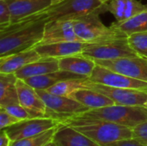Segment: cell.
<instances>
[{
  "label": "cell",
  "mask_w": 147,
  "mask_h": 146,
  "mask_svg": "<svg viewBox=\"0 0 147 146\" xmlns=\"http://www.w3.org/2000/svg\"><path fill=\"white\" fill-rule=\"evenodd\" d=\"M47 22L40 12L0 28V57L34 48L42 40Z\"/></svg>",
  "instance_id": "obj_1"
},
{
  "label": "cell",
  "mask_w": 147,
  "mask_h": 146,
  "mask_svg": "<svg viewBox=\"0 0 147 146\" xmlns=\"http://www.w3.org/2000/svg\"><path fill=\"white\" fill-rule=\"evenodd\" d=\"M84 134L100 146L133 138V129L98 119L73 116L63 122Z\"/></svg>",
  "instance_id": "obj_2"
},
{
  "label": "cell",
  "mask_w": 147,
  "mask_h": 146,
  "mask_svg": "<svg viewBox=\"0 0 147 146\" xmlns=\"http://www.w3.org/2000/svg\"><path fill=\"white\" fill-rule=\"evenodd\" d=\"M75 116L102 120L134 128L137 125L146 121L147 108L140 106H124L115 104L97 109H90L85 113Z\"/></svg>",
  "instance_id": "obj_3"
},
{
  "label": "cell",
  "mask_w": 147,
  "mask_h": 146,
  "mask_svg": "<svg viewBox=\"0 0 147 146\" xmlns=\"http://www.w3.org/2000/svg\"><path fill=\"white\" fill-rule=\"evenodd\" d=\"M108 11V3L102 0H65L52 5L42 14L47 21L73 20L90 14H102Z\"/></svg>",
  "instance_id": "obj_4"
},
{
  "label": "cell",
  "mask_w": 147,
  "mask_h": 146,
  "mask_svg": "<svg viewBox=\"0 0 147 146\" xmlns=\"http://www.w3.org/2000/svg\"><path fill=\"white\" fill-rule=\"evenodd\" d=\"M77 35L84 42L97 43L116 39L127 38L114 26L107 27L99 18L98 14H90L73 19Z\"/></svg>",
  "instance_id": "obj_5"
},
{
  "label": "cell",
  "mask_w": 147,
  "mask_h": 146,
  "mask_svg": "<svg viewBox=\"0 0 147 146\" xmlns=\"http://www.w3.org/2000/svg\"><path fill=\"white\" fill-rule=\"evenodd\" d=\"M47 108V117L58 120L61 123L68 118L90 110L78 101L69 97L49 93L47 90L36 89Z\"/></svg>",
  "instance_id": "obj_6"
},
{
  "label": "cell",
  "mask_w": 147,
  "mask_h": 146,
  "mask_svg": "<svg viewBox=\"0 0 147 146\" xmlns=\"http://www.w3.org/2000/svg\"><path fill=\"white\" fill-rule=\"evenodd\" d=\"M81 54L92 59H115L139 56L129 46L127 38L92 43Z\"/></svg>",
  "instance_id": "obj_7"
},
{
  "label": "cell",
  "mask_w": 147,
  "mask_h": 146,
  "mask_svg": "<svg viewBox=\"0 0 147 146\" xmlns=\"http://www.w3.org/2000/svg\"><path fill=\"white\" fill-rule=\"evenodd\" d=\"M84 87L105 95L117 105L144 107L147 100V91L107 86L93 83L88 78L84 82Z\"/></svg>",
  "instance_id": "obj_8"
},
{
  "label": "cell",
  "mask_w": 147,
  "mask_h": 146,
  "mask_svg": "<svg viewBox=\"0 0 147 146\" xmlns=\"http://www.w3.org/2000/svg\"><path fill=\"white\" fill-rule=\"evenodd\" d=\"M61 124L58 120L50 117L31 118L21 120L3 130L11 141H16L41 134Z\"/></svg>",
  "instance_id": "obj_9"
},
{
  "label": "cell",
  "mask_w": 147,
  "mask_h": 146,
  "mask_svg": "<svg viewBox=\"0 0 147 146\" xmlns=\"http://www.w3.org/2000/svg\"><path fill=\"white\" fill-rule=\"evenodd\" d=\"M96 65L129 77L147 82V59L137 56L115 59H94Z\"/></svg>",
  "instance_id": "obj_10"
},
{
  "label": "cell",
  "mask_w": 147,
  "mask_h": 146,
  "mask_svg": "<svg viewBox=\"0 0 147 146\" xmlns=\"http://www.w3.org/2000/svg\"><path fill=\"white\" fill-rule=\"evenodd\" d=\"M88 79L93 83L107 86L147 91V82L129 77L99 65H96Z\"/></svg>",
  "instance_id": "obj_11"
},
{
  "label": "cell",
  "mask_w": 147,
  "mask_h": 146,
  "mask_svg": "<svg viewBox=\"0 0 147 146\" xmlns=\"http://www.w3.org/2000/svg\"><path fill=\"white\" fill-rule=\"evenodd\" d=\"M68 41H83L75 32L73 20H54L46 22L43 37L39 45Z\"/></svg>",
  "instance_id": "obj_12"
},
{
  "label": "cell",
  "mask_w": 147,
  "mask_h": 146,
  "mask_svg": "<svg viewBox=\"0 0 147 146\" xmlns=\"http://www.w3.org/2000/svg\"><path fill=\"white\" fill-rule=\"evenodd\" d=\"M16 89L19 103L28 112L32 118L47 117V108L37 90L23 79L17 78Z\"/></svg>",
  "instance_id": "obj_13"
},
{
  "label": "cell",
  "mask_w": 147,
  "mask_h": 146,
  "mask_svg": "<svg viewBox=\"0 0 147 146\" xmlns=\"http://www.w3.org/2000/svg\"><path fill=\"white\" fill-rule=\"evenodd\" d=\"M91 44L84 41H68L37 45L34 48L42 58L59 59L67 56L81 54Z\"/></svg>",
  "instance_id": "obj_14"
},
{
  "label": "cell",
  "mask_w": 147,
  "mask_h": 146,
  "mask_svg": "<svg viewBox=\"0 0 147 146\" xmlns=\"http://www.w3.org/2000/svg\"><path fill=\"white\" fill-rule=\"evenodd\" d=\"M11 15V24L40 13L52 5V0H4Z\"/></svg>",
  "instance_id": "obj_15"
},
{
  "label": "cell",
  "mask_w": 147,
  "mask_h": 146,
  "mask_svg": "<svg viewBox=\"0 0 147 146\" xmlns=\"http://www.w3.org/2000/svg\"><path fill=\"white\" fill-rule=\"evenodd\" d=\"M53 141L57 146H100L84 134L64 123L58 126Z\"/></svg>",
  "instance_id": "obj_16"
},
{
  "label": "cell",
  "mask_w": 147,
  "mask_h": 146,
  "mask_svg": "<svg viewBox=\"0 0 147 146\" xmlns=\"http://www.w3.org/2000/svg\"><path fill=\"white\" fill-rule=\"evenodd\" d=\"M59 66L61 71H70L89 78L96 66V63L90 58L77 54L59 59Z\"/></svg>",
  "instance_id": "obj_17"
},
{
  "label": "cell",
  "mask_w": 147,
  "mask_h": 146,
  "mask_svg": "<svg viewBox=\"0 0 147 146\" xmlns=\"http://www.w3.org/2000/svg\"><path fill=\"white\" fill-rule=\"evenodd\" d=\"M41 56L35 48L0 57V73H16L25 65L40 59Z\"/></svg>",
  "instance_id": "obj_18"
},
{
  "label": "cell",
  "mask_w": 147,
  "mask_h": 146,
  "mask_svg": "<svg viewBox=\"0 0 147 146\" xmlns=\"http://www.w3.org/2000/svg\"><path fill=\"white\" fill-rule=\"evenodd\" d=\"M147 9V4L138 0H110L108 2V11L112 13L116 22L127 20Z\"/></svg>",
  "instance_id": "obj_19"
},
{
  "label": "cell",
  "mask_w": 147,
  "mask_h": 146,
  "mask_svg": "<svg viewBox=\"0 0 147 146\" xmlns=\"http://www.w3.org/2000/svg\"><path fill=\"white\" fill-rule=\"evenodd\" d=\"M58 71H59L58 59L41 57L40 59L25 65L24 67L17 71L15 74L17 78L25 79L31 77L53 73Z\"/></svg>",
  "instance_id": "obj_20"
},
{
  "label": "cell",
  "mask_w": 147,
  "mask_h": 146,
  "mask_svg": "<svg viewBox=\"0 0 147 146\" xmlns=\"http://www.w3.org/2000/svg\"><path fill=\"white\" fill-rule=\"evenodd\" d=\"M69 97L78 101L84 106L90 109H97L115 103L105 95L90 89H79L71 93Z\"/></svg>",
  "instance_id": "obj_21"
},
{
  "label": "cell",
  "mask_w": 147,
  "mask_h": 146,
  "mask_svg": "<svg viewBox=\"0 0 147 146\" xmlns=\"http://www.w3.org/2000/svg\"><path fill=\"white\" fill-rule=\"evenodd\" d=\"M74 78H86V77L70 71L59 70L53 73L31 77L25 78L23 80L35 89L47 90V89H49L50 87H52L53 85L56 84L60 81L67 80V79H74Z\"/></svg>",
  "instance_id": "obj_22"
},
{
  "label": "cell",
  "mask_w": 147,
  "mask_h": 146,
  "mask_svg": "<svg viewBox=\"0 0 147 146\" xmlns=\"http://www.w3.org/2000/svg\"><path fill=\"white\" fill-rule=\"evenodd\" d=\"M16 81L15 73H0V108L19 103Z\"/></svg>",
  "instance_id": "obj_23"
},
{
  "label": "cell",
  "mask_w": 147,
  "mask_h": 146,
  "mask_svg": "<svg viewBox=\"0 0 147 146\" xmlns=\"http://www.w3.org/2000/svg\"><path fill=\"white\" fill-rule=\"evenodd\" d=\"M115 28L119 29L127 36L133 34L146 32L147 31V9L142 11L136 15L122 21L115 22L112 24Z\"/></svg>",
  "instance_id": "obj_24"
},
{
  "label": "cell",
  "mask_w": 147,
  "mask_h": 146,
  "mask_svg": "<svg viewBox=\"0 0 147 146\" xmlns=\"http://www.w3.org/2000/svg\"><path fill=\"white\" fill-rule=\"evenodd\" d=\"M86 79L87 78H74L63 80L47 89V91L58 96H69L71 93L79 89H85L84 82Z\"/></svg>",
  "instance_id": "obj_25"
},
{
  "label": "cell",
  "mask_w": 147,
  "mask_h": 146,
  "mask_svg": "<svg viewBox=\"0 0 147 146\" xmlns=\"http://www.w3.org/2000/svg\"><path fill=\"white\" fill-rule=\"evenodd\" d=\"M57 128L58 126L52 128L41 134H39L31 138L11 141L10 146H44L47 143H48L49 141L53 139V137Z\"/></svg>",
  "instance_id": "obj_26"
},
{
  "label": "cell",
  "mask_w": 147,
  "mask_h": 146,
  "mask_svg": "<svg viewBox=\"0 0 147 146\" xmlns=\"http://www.w3.org/2000/svg\"><path fill=\"white\" fill-rule=\"evenodd\" d=\"M127 41L132 49L139 56L147 59V31L127 36Z\"/></svg>",
  "instance_id": "obj_27"
},
{
  "label": "cell",
  "mask_w": 147,
  "mask_h": 146,
  "mask_svg": "<svg viewBox=\"0 0 147 146\" xmlns=\"http://www.w3.org/2000/svg\"><path fill=\"white\" fill-rule=\"evenodd\" d=\"M2 108L6 110L9 114H10L11 115H13L14 117H16L19 120H28V119L32 118L30 116V114H28V112L20 103L9 105V106L4 107Z\"/></svg>",
  "instance_id": "obj_28"
},
{
  "label": "cell",
  "mask_w": 147,
  "mask_h": 146,
  "mask_svg": "<svg viewBox=\"0 0 147 146\" xmlns=\"http://www.w3.org/2000/svg\"><path fill=\"white\" fill-rule=\"evenodd\" d=\"M11 24V15L7 3L0 0V28L8 27Z\"/></svg>",
  "instance_id": "obj_29"
},
{
  "label": "cell",
  "mask_w": 147,
  "mask_h": 146,
  "mask_svg": "<svg viewBox=\"0 0 147 146\" xmlns=\"http://www.w3.org/2000/svg\"><path fill=\"white\" fill-rule=\"evenodd\" d=\"M19 121H21V120L16 119L10 114H9L3 108H0V129L1 130H3L9 126H11L12 125H14Z\"/></svg>",
  "instance_id": "obj_30"
},
{
  "label": "cell",
  "mask_w": 147,
  "mask_h": 146,
  "mask_svg": "<svg viewBox=\"0 0 147 146\" xmlns=\"http://www.w3.org/2000/svg\"><path fill=\"white\" fill-rule=\"evenodd\" d=\"M133 129V138L140 140L143 144L147 145V120L144 121Z\"/></svg>",
  "instance_id": "obj_31"
},
{
  "label": "cell",
  "mask_w": 147,
  "mask_h": 146,
  "mask_svg": "<svg viewBox=\"0 0 147 146\" xmlns=\"http://www.w3.org/2000/svg\"><path fill=\"white\" fill-rule=\"evenodd\" d=\"M104 146H147L146 145L143 144L140 140L134 139V138H129V139H121L115 142H113L111 144H109Z\"/></svg>",
  "instance_id": "obj_32"
},
{
  "label": "cell",
  "mask_w": 147,
  "mask_h": 146,
  "mask_svg": "<svg viewBox=\"0 0 147 146\" xmlns=\"http://www.w3.org/2000/svg\"><path fill=\"white\" fill-rule=\"evenodd\" d=\"M11 140L5 133L4 130H1L0 133V146H10Z\"/></svg>",
  "instance_id": "obj_33"
},
{
  "label": "cell",
  "mask_w": 147,
  "mask_h": 146,
  "mask_svg": "<svg viewBox=\"0 0 147 146\" xmlns=\"http://www.w3.org/2000/svg\"><path fill=\"white\" fill-rule=\"evenodd\" d=\"M63 1H65V0H52V3H52V5H55V4H58V3H61Z\"/></svg>",
  "instance_id": "obj_34"
},
{
  "label": "cell",
  "mask_w": 147,
  "mask_h": 146,
  "mask_svg": "<svg viewBox=\"0 0 147 146\" xmlns=\"http://www.w3.org/2000/svg\"><path fill=\"white\" fill-rule=\"evenodd\" d=\"M44 146H57V145H56V144L53 141V139H52L51 141H49L48 143H47Z\"/></svg>",
  "instance_id": "obj_35"
},
{
  "label": "cell",
  "mask_w": 147,
  "mask_h": 146,
  "mask_svg": "<svg viewBox=\"0 0 147 146\" xmlns=\"http://www.w3.org/2000/svg\"><path fill=\"white\" fill-rule=\"evenodd\" d=\"M102 1L103 3H108V2H109L110 0H102Z\"/></svg>",
  "instance_id": "obj_36"
},
{
  "label": "cell",
  "mask_w": 147,
  "mask_h": 146,
  "mask_svg": "<svg viewBox=\"0 0 147 146\" xmlns=\"http://www.w3.org/2000/svg\"><path fill=\"white\" fill-rule=\"evenodd\" d=\"M144 107H145V108H147V100H146V102H145V104H144Z\"/></svg>",
  "instance_id": "obj_37"
}]
</instances>
